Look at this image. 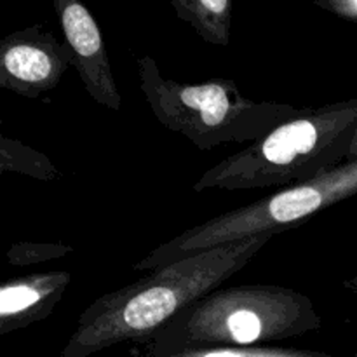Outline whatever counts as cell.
<instances>
[{
    "label": "cell",
    "instance_id": "1",
    "mask_svg": "<svg viewBox=\"0 0 357 357\" xmlns=\"http://www.w3.org/2000/svg\"><path fill=\"white\" fill-rule=\"evenodd\" d=\"M274 234L234 241L155 268L94 300L77 321L61 357H89L124 342H146L192 303L246 267Z\"/></svg>",
    "mask_w": 357,
    "mask_h": 357
},
{
    "label": "cell",
    "instance_id": "2",
    "mask_svg": "<svg viewBox=\"0 0 357 357\" xmlns=\"http://www.w3.org/2000/svg\"><path fill=\"white\" fill-rule=\"evenodd\" d=\"M356 126L357 98L302 108L248 149L209 167L194 190L286 188L314 180L347 160Z\"/></svg>",
    "mask_w": 357,
    "mask_h": 357
},
{
    "label": "cell",
    "instance_id": "3",
    "mask_svg": "<svg viewBox=\"0 0 357 357\" xmlns=\"http://www.w3.org/2000/svg\"><path fill=\"white\" fill-rule=\"evenodd\" d=\"M139 89L157 121L208 152L225 143H255L300 114L278 101H255L234 80L187 84L166 79L152 56L138 59Z\"/></svg>",
    "mask_w": 357,
    "mask_h": 357
},
{
    "label": "cell",
    "instance_id": "4",
    "mask_svg": "<svg viewBox=\"0 0 357 357\" xmlns=\"http://www.w3.org/2000/svg\"><path fill=\"white\" fill-rule=\"evenodd\" d=\"M321 324L309 296L282 286L244 284L202 296L146 344L255 347L312 333Z\"/></svg>",
    "mask_w": 357,
    "mask_h": 357
},
{
    "label": "cell",
    "instance_id": "5",
    "mask_svg": "<svg viewBox=\"0 0 357 357\" xmlns=\"http://www.w3.org/2000/svg\"><path fill=\"white\" fill-rule=\"evenodd\" d=\"M356 194L357 160H347L314 180L281 188L178 234L132 265V271H155L181 258L261 234L278 236Z\"/></svg>",
    "mask_w": 357,
    "mask_h": 357
},
{
    "label": "cell",
    "instance_id": "6",
    "mask_svg": "<svg viewBox=\"0 0 357 357\" xmlns=\"http://www.w3.org/2000/svg\"><path fill=\"white\" fill-rule=\"evenodd\" d=\"M73 66L65 40L40 24L9 33L0 42V87L23 98H38L54 89Z\"/></svg>",
    "mask_w": 357,
    "mask_h": 357
},
{
    "label": "cell",
    "instance_id": "7",
    "mask_svg": "<svg viewBox=\"0 0 357 357\" xmlns=\"http://www.w3.org/2000/svg\"><path fill=\"white\" fill-rule=\"evenodd\" d=\"M65 42L72 52L73 68L87 94L108 110H121L122 98L115 82L100 26L82 0H52Z\"/></svg>",
    "mask_w": 357,
    "mask_h": 357
},
{
    "label": "cell",
    "instance_id": "8",
    "mask_svg": "<svg viewBox=\"0 0 357 357\" xmlns=\"http://www.w3.org/2000/svg\"><path fill=\"white\" fill-rule=\"evenodd\" d=\"M72 282L65 271L37 272L9 279L0 288V335L40 323L52 314Z\"/></svg>",
    "mask_w": 357,
    "mask_h": 357
},
{
    "label": "cell",
    "instance_id": "9",
    "mask_svg": "<svg viewBox=\"0 0 357 357\" xmlns=\"http://www.w3.org/2000/svg\"><path fill=\"white\" fill-rule=\"evenodd\" d=\"M174 13L213 45L230 44L232 0H171Z\"/></svg>",
    "mask_w": 357,
    "mask_h": 357
},
{
    "label": "cell",
    "instance_id": "10",
    "mask_svg": "<svg viewBox=\"0 0 357 357\" xmlns=\"http://www.w3.org/2000/svg\"><path fill=\"white\" fill-rule=\"evenodd\" d=\"M145 357H331L310 349L267 347V345H157L146 344Z\"/></svg>",
    "mask_w": 357,
    "mask_h": 357
},
{
    "label": "cell",
    "instance_id": "11",
    "mask_svg": "<svg viewBox=\"0 0 357 357\" xmlns=\"http://www.w3.org/2000/svg\"><path fill=\"white\" fill-rule=\"evenodd\" d=\"M0 171L26 174L40 181H52L59 176V171L45 153L7 136L0 138Z\"/></svg>",
    "mask_w": 357,
    "mask_h": 357
},
{
    "label": "cell",
    "instance_id": "12",
    "mask_svg": "<svg viewBox=\"0 0 357 357\" xmlns=\"http://www.w3.org/2000/svg\"><path fill=\"white\" fill-rule=\"evenodd\" d=\"M73 251L72 246L61 243H17L7 251V260L10 265L24 267V265L45 264L58 260Z\"/></svg>",
    "mask_w": 357,
    "mask_h": 357
},
{
    "label": "cell",
    "instance_id": "13",
    "mask_svg": "<svg viewBox=\"0 0 357 357\" xmlns=\"http://www.w3.org/2000/svg\"><path fill=\"white\" fill-rule=\"evenodd\" d=\"M314 3L335 16L357 23V0H314Z\"/></svg>",
    "mask_w": 357,
    "mask_h": 357
},
{
    "label": "cell",
    "instance_id": "14",
    "mask_svg": "<svg viewBox=\"0 0 357 357\" xmlns=\"http://www.w3.org/2000/svg\"><path fill=\"white\" fill-rule=\"evenodd\" d=\"M347 160H357V126H356V131H354V135H352V142H351V146H349ZM347 160H345V162H347Z\"/></svg>",
    "mask_w": 357,
    "mask_h": 357
},
{
    "label": "cell",
    "instance_id": "15",
    "mask_svg": "<svg viewBox=\"0 0 357 357\" xmlns=\"http://www.w3.org/2000/svg\"><path fill=\"white\" fill-rule=\"evenodd\" d=\"M344 286L349 289L351 293H354L357 296V272L354 275H352L351 279H347V281H344Z\"/></svg>",
    "mask_w": 357,
    "mask_h": 357
}]
</instances>
